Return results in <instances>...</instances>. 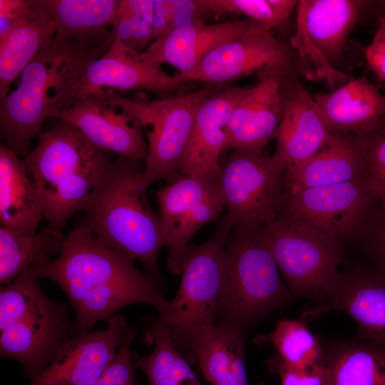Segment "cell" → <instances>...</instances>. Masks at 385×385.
Segmentation results:
<instances>
[{"label":"cell","instance_id":"cell-1","mask_svg":"<svg viewBox=\"0 0 385 385\" xmlns=\"http://www.w3.org/2000/svg\"><path fill=\"white\" fill-rule=\"evenodd\" d=\"M135 260L103 245L83 223L65 237L60 255L38 265L41 278L58 284L76 317L69 335L91 332L122 308L144 304L162 313L168 307L163 289L134 265Z\"/></svg>","mask_w":385,"mask_h":385},{"label":"cell","instance_id":"cell-2","mask_svg":"<svg viewBox=\"0 0 385 385\" xmlns=\"http://www.w3.org/2000/svg\"><path fill=\"white\" fill-rule=\"evenodd\" d=\"M106 52L53 37L21 74L18 87L1 100L0 133L18 156L29 153L48 117L71 105L88 66Z\"/></svg>","mask_w":385,"mask_h":385},{"label":"cell","instance_id":"cell-3","mask_svg":"<svg viewBox=\"0 0 385 385\" xmlns=\"http://www.w3.org/2000/svg\"><path fill=\"white\" fill-rule=\"evenodd\" d=\"M141 163L120 155L111 160L83 210V223L106 247L138 260L144 272L163 289L158 261L164 245L163 228L159 215L137 184Z\"/></svg>","mask_w":385,"mask_h":385},{"label":"cell","instance_id":"cell-4","mask_svg":"<svg viewBox=\"0 0 385 385\" xmlns=\"http://www.w3.org/2000/svg\"><path fill=\"white\" fill-rule=\"evenodd\" d=\"M113 155L61 120L39 134L23 160L49 226L61 230L75 212L84 210Z\"/></svg>","mask_w":385,"mask_h":385},{"label":"cell","instance_id":"cell-5","mask_svg":"<svg viewBox=\"0 0 385 385\" xmlns=\"http://www.w3.org/2000/svg\"><path fill=\"white\" fill-rule=\"evenodd\" d=\"M260 227L234 226L225 247L217 324L245 337L261 320L294 300L260 237Z\"/></svg>","mask_w":385,"mask_h":385},{"label":"cell","instance_id":"cell-6","mask_svg":"<svg viewBox=\"0 0 385 385\" xmlns=\"http://www.w3.org/2000/svg\"><path fill=\"white\" fill-rule=\"evenodd\" d=\"M232 225L226 215L213 234L200 245H190L183 261L181 281L175 298L159 314L175 347L195 364L194 345L200 330L216 324L226 256Z\"/></svg>","mask_w":385,"mask_h":385},{"label":"cell","instance_id":"cell-7","mask_svg":"<svg viewBox=\"0 0 385 385\" xmlns=\"http://www.w3.org/2000/svg\"><path fill=\"white\" fill-rule=\"evenodd\" d=\"M217 90L213 85L186 93L149 101L128 98L116 92L102 91L93 96L118 106L145 130L148 155L137 184L145 190L153 183H172L180 178V163L192 130L196 111L202 102Z\"/></svg>","mask_w":385,"mask_h":385},{"label":"cell","instance_id":"cell-8","mask_svg":"<svg viewBox=\"0 0 385 385\" xmlns=\"http://www.w3.org/2000/svg\"><path fill=\"white\" fill-rule=\"evenodd\" d=\"M260 237L294 297L322 304L341 273L344 246L330 237L282 217L260 225Z\"/></svg>","mask_w":385,"mask_h":385},{"label":"cell","instance_id":"cell-9","mask_svg":"<svg viewBox=\"0 0 385 385\" xmlns=\"http://www.w3.org/2000/svg\"><path fill=\"white\" fill-rule=\"evenodd\" d=\"M366 4L360 0L298 1L296 31L289 44L306 79L324 80L334 90L352 78L334 65Z\"/></svg>","mask_w":385,"mask_h":385},{"label":"cell","instance_id":"cell-10","mask_svg":"<svg viewBox=\"0 0 385 385\" xmlns=\"http://www.w3.org/2000/svg\"><path fill=\"white\" fill-rule=\"evenodd\" d=\"M379 202L359 179L325 186L285 189L277 217L302 223L344 246L357 242Z\"/></svg>","mask_w":385,"mask_h":385},{"label":"cell","instance_id":"cell-11","mask_svg":"<svg viewBox=\"0 0 385 385\" xmlns=\"http://www.w3.org/2000/svg\"><path fill=\"white\" fill-rule=\"evenodd\" d=\"M287 163L275 153L267 156L235 150L221 166L218 183L226 217L232 226L262 225L274 220L285 188Z\"/></svg>","mask_w":385,"mask_h":385},{"label":"cell","instance_id":"cell-12","mask_svg":"<svg viewBox=\"0 0 385 385\" xmlns=\"http://www.w3.org/2000/svg\"><path fill=\"white\" fill-rule=\"evenodd\" d=\"M168 267L181 274L184 259L194 235L218 220L225 201L218 180L183 175L157 192Z\"/></svg>","mask_w":385,"mask_h":385},{"label":"cell","instance_id":"cell-13","mask_svg":"<svg viewBox=\"0 0 385 385\" xmlns=\"http://www.w3.org/2000/svg\"><path fill=\"white\" fill-rule=\"evenodd\" d=\"M264 71L297 79L302 76L299 56L291 45L258 26L213 50L191 71L175 75L185 83L200 81L215 86Z\"/></svg>","mask_w":385,"mask_h":385},{"label":"cell","instance_id":"cell-14","mask_svg":"<svg viewBox=\"0 0 385 385\" xmlns=\"http://www.w3.org/2000/svg\"><path fill=\"white\" fill-rule=\"evenodd\" d=\"M68 305L49 297L18 322L0 329V356L17 361L30 381L48 366L64 339L71 323Z\"/></svg>","mask_w":385,"mask_h":385},{"label":"cell","instance_id":"cell-15","mask_svg":"<svg viewBox=\"0 0 385 385\" xmlns=\"http://www.w3.org/2000/svg\"><path fill=\"white\" fill-rule=\"evenodd\" d=\"M130 327L117 314L104 329L67 337L45 370L29 385H89L113 359Z\"/></svg>","mask_w":385,"mask_h":385},{"label":"cell","instance_id":"cell-16","mask_svg":"<svg viewBox=\"0 0 385 385\" xmlns=\"http://www.w3.org/2000/svg\"><path fill=\"white\" fill-rule=\"evenodd\" d=\"M332 310L354 319L357 339L385 346V272L370 265L341 272L324 302L308 309L302 318L312 321Z\"/></svg>","mask_w":385,"mask_h":385},{"label":"cell","instance_id":"cell-17","mask_svg":"<svg viewBox=\"0 0 385 385\" xmlns=\"http://www.w3.org/2000/svg\"><path fill=\"white\" fill-rule=\"evenodd\" d=\"M53 118L78 128L94 145L117 155L144 163L148 155L141 125L118 106L88 95L56 112Z\"/></svg>","mask_w":385,"mask_h":385},{"label":"cell","instance_id":"cell-18","mask_svg":"<svg viewBox=\"0 0 385 385\" xmlns=\"http://www.w3.org/2000/svg\"><path fill=\"white\" fill-rule=\"evenodd\" d=\"M184 83L175 74L168 75L161 66L143 60L138 52L114 41L103 56L88 66L77 83L72 103L101 91H146L164 97Z\"/></svg>","mask_w":385,"mask_h":385},{"label":"cell","instance_id":"cell-19","mask_svg":"<svg viewBox=\"0 0 385 385\" xmlns=\"http://www.w3.org/2000/svg\"><path fill=\"white\" fill-rule=\"evenodd\" d=\"M279 95L281 118L274 138L276 153L287 165H299L325 147L332 135L314 98L297 78L282 75Z\"/></svg>","mask_w":385,"mask_h":385},{"label":"cell","instance_id":"cell-20","mask_svg":"<svg viewBox=\"0 0 385 385\" xmlns=\"http://www.w3.org/2000/svg\"><path fill=\"white\" fill-rule=\"evenodd\" d=\"M247 89L231 86L216 91L199 106L180 163L181 174L218 180L220 156L226 148L228 123L233 109Z\"/></svg>","mask_w":385,"mask_h":385},{"label":"cell","instance_id":"cell-21","mask_svg":"<svg viewBox=\"0 0 385 385\" xmlns=\"http://www.w3.org/2000/svg\"><path fill=\"white\" fill-rule=\"evenodd\" d=\"M258 26L261 25L248 19L217 24H206L200 19L153 41L139 55L150 63L159 66L167 63L178 73H186L217 47Z\"/></svg>","mask_w":385,"mask_h":385},{"label":"cell","instance_id":"cell-22","mask_svg":"<svg viewBox=\"0 0 385 385\" xmlns=\"http://www.w3.org/2000/svg\"><path fill=\"white\" fill-rule=\"evenodd\" d=\"M282 75L273 71L257 73L258 83L248 88L232 111L225 149L262 154L274 138L281 118L279 86Z\"/></svg>","mask_w":385,"mask_h":385},{"label":"cell","instance_id":"cell-23","mask_svg":"<svg viewBox=\"0 0 385 385\" xmlns=\"http://www.w3.org/2000/svg\"><path fill=\"white\" fill-rule=\"evenodd\" d=\"M314 100L330 135H366L376 130L385 116V96L367 78H351Z\"/></svg>","mask_w":385,"mask_h":385},{"label":"cell","instance_id":"cell-24","mask_svg":"<svg viewBox=\"0 0 385 385\" xmlns=\"http://www.w3.org/2000/svg\"><path fill=\"white\" fill-rule=\"evenodd\" d=\"M364 168L361 139L332 135L329 143L303 163L287 165L285 189L325 186L360 179Z\"/></svg>","mask_w":385,"mask_h":385},{"label":"cell","instance_id":"cell-25","mask_svg":"<svg viewBox=\"0 0 385 385\" xmlns=\"http://www.w3.org/2000/svg\"><path fill=\"white\" fill-rule=\"evenodd\" d=\"M56 28L54 37L81 43L108 46L120 0H39Z\"/></svg>","mask_w":385,"mask_h":385},{"label":"cell","instance_id":"cell-26","mask_svg":"<svg viewBox=\"0 0 385 385\" xmlns=\"http://www.w3.org/2000/svg\"><path fill=\"white\" fill-rule=\"evenodd\" d=\"M41 203L24 160L5 144L0 147V220L21 234H36L43 220Z\"/></svg>","mask_w":385,"mask_h":385},{"label":"cell","instance_id":"cell-27","mask_svg":"<svg viewBox=\"0 0 385 385\" xmlns=\"http://www.w3.org/2000/svg\"><path fill=\"white\" fill-rule=\"evenodd\" d=\"M245 354V337L217 324L202 328L195 342V364L211 385H248Z\"/></svg>","mask_w":385,"mask_h":385},{"label":"cell","instance_id":"cell-28","mask_svg":"<svg viewBox=\"0 0 385 385\" xmlns=\"http://www.w3.org/2000/svg\"><path fill=\"white\" fill-rule=\"evenodd\" d=\"M56 33L53 21L39 0H32L28 14L12 27L0 42V98L8 94L12 82Z\"/></svg>","mask_w":385,"mask_h":385},{"label":"cell","instance_id":"cell-29","mask_svg":"<svg viewBox=\"0 0 385 385\" xmlns=\"http://www.w3.org/2000/svg\"><path fill=\"white\" fill-rule=\"evenodd\" d=\"M323 344L328 385H385V346L357 338L336 339Z\"/></svg>","mask_w":385,"mask_h":385},{"label":"cell","instance_id":"cell-30","mask_svg":"<svg viewBox=\"0 0 385 385\" xmlns=\"http://www.w3.org/2000/svg\"><path fill=\"white\" fill-rule=\"evenodd\" d=\"M65 237L61 230L49 225L33 235H25L1 225V285L13 282L26 268L60 255Z\"/></svg>","mask_w":385,"mask_h":385},{"label":"cell","instance_id":"cell-31","mask_svg":"<svg viewBox=\"0 0 385 385\" xmlns=\"http://www.w3.org/2000/svg\"><path fill=\"white\" fill-rule=\"evenodd\" d=\"M154 344L147 355L132 351L133 361L143 371L148 385H201L190 362L175 347L166 326L156 320L145 336Z\"/></svg>","mask_w":385,"mask_h":385},{"label":"cell","instance_id":"cell-32","mask_svg":"<svg viewBox=\"0 0 385 385\" xmlns=\"http://www.w3.org/2000/svg\"><path fill=\"white\" fill-rule=\"evenodd\" d=\"M253 342L258 346L271 344L275 349L274 353L293 366L327 364V351L323 342L311 332L307 322L302 317L276 321L272 332L257 335Z\"/></svg>","mask_w":385,"mask_h":385},{"label":"cell","instance_id":"cell-33","mask_svg":"<svg viewBox=\"0 0 385 385\" xmlns=\"http://www.w3.org/2000/svg\"><path fill=\"white\" fill-rule=\"evenodd\" d=\"M36 265L23 270L11 283L0 287V329L15 323L48 298L40 286Z\"/></svg>","mask_w":385,"mask_h":385},{"label":"cell","instance_id":"cell-34","mask_svg":"<svg viewBox=\"0 0 385 385\" xmlns=\"http://www.w3.org/2000/svg\"><path fill=\"white\" fill-rule=\"evenodd\" d=\"M202 1L206 14H242L270 31L284 27L298 3L295 0Z\"/></svg>","mask_w":385,"mask_h":385},{"label":"cell","instance_id":"cell-35","mask_svg":"<svg viewBox=\"0 0 385 385\" xmlns=\"http://www.w3.org/2000/svg\"><path fill=\"white\" fill-rule=\"evenodd\" d=\"M114 41L143 52L153 41V0H120L113 25Z\"/></svg>","mask_w":385,"mask_h":385},{"label":"cell","instance_id":"cell-36","mask_svg":"<svg viewBox=\"0 0 385 385\" xmlns=\"http://www.w3.org/2000/svg\"><path fill=\"white\" fill-rule=\"evenodd\" d=\"M364 149V168L360 180L380 200H385V116L380 126L359 137Z\"/></svg>","mask_w":385,"mask_h":385},{"label":"cell","instance_id":"cell-37","mask_svg":"<svg viewBox=\"0 0 385 385\" xmlns=\"http://www.w3.org/2000/svg\"><path fill=\"white\" fill-rule=\"evenodd\" d=\"M136 334L129 327L113 359L103 373L89 385H136L135 369L130 345Z\"/></svg>","mask_w":385,"mask_h":385},{"label":"cell","instance_id":"cell-38","mask_svg":"<svg viewBox=\"0 0 385 385\" xmlns=\"http://www.w3.org/2000/svg\"><path fill=\"white\" fill-rule=\"evenodd\" d=\"M357 242L370 265L385 272V200H380Z\"/></svg>","mask_w":385,"mask_h":385},{"label":"cell","instance_id":"cell-39","mask_svg":"<svg viewBox=\"0 0 385 385\" xmlns=\"http://www.w3.org/2000/svg\"><path fill=\"white\" fill-rule=\"evenodd\" d=\"M270 371L279 377L282 385H328L327 364L309 366H293L274 353L265 361Z\"/></svg>","mask_w":385,"mask_h":385},{"label":"cell","instance_id":"cell-40","mask_svg":"<svg viewBox=\"0 0 385 385\" xmlns=\"http://www.w3.org/2000/svg\"><path fill=\"white\" fill-rule=\"evenodd\" d=\"M364 52L370 69L380 81H385V15L379 16V27Z\"/></svg>","mask_w":385,"mask_h":385},{"label":"cell","instance_id":"cell-41","mask_svg":"<svg viewBox=\"0 0 385 385\" xmlns=\"http://www.w3.org/2000/svg\"><path fill=\"white\" fill-rule=\"evenodd\" d=\"M32 0H0V42L14 24L30 11Z\"/></svg>","mask_w":385,"mask_h":385},{"label":"cell","instance_id":"cell-42","mask_svg":"<svg viewBox=\"0 0 385 385\" xmlns=\"http://www.w3.org/2000/svg\"><path fill=\"white\" fill-rule=\"evenodd\" d=\"M173 9L170 0H153V39L166 35L171 30Z\"/></svg>","mask_w":385,"mask_h":385},{"label":"cell","instance_id":"cell-43","mask_svg":"<svg viewBox=\"0 0 385 385\" xmlns=\"http://www.w3.org/2000/svg\"><path fill=\"white\" fill-rule=\"evenodd\" d=\"M382 4L385 5L384 1H382ZM382 15H385V14H382Z\"/></svg>","mask_w":385,"mask_h":385}]
</instances>
